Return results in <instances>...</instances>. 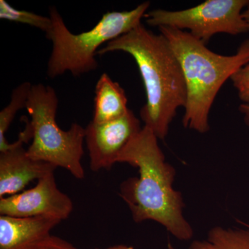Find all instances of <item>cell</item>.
Returning a JSON list of instances; mask_svg holds the SVG:
<instances>
[{"mask_svg":"<svg viewBox=\"0 0 249 249\" xmlns=\"http://www.w3.org/2000/svg\"><path fill=\"white\" fill-rule=\"evenodd\" d=\"M176 55L186 81L187 98L183 124L200 133L209 131V114L223 85L249 62V40L232 55L214 53L189 32L159 28Z\"/></svg>","mask_w":249,"mask_h":249,"instance_id":"3","label":"cell"},{"mask_svg":"<svg viewBox=\"0 0 249 249\" xmlns=\"http://www.w3.org/2000/svg\"><path fill=\"white\" fill-rule=\"evenodd\" d=\"M188 249H249V231L214 227L206 240H196Z\"/></svg>","mask_w":249,"mask_h":249,"instance_id":"12","label":"cell"},{"mask_svg":"<svg viewBox=\"0 0 249 249\" xmlns=\"http://www.w3.org/2000/svg\"><path fill=\"white\" fill-rule=\"evenodd\" d=\"M19 144L4 152H0V198L19 193L31 181H38L56 169L55 165L34 160L23 147L28 142L27 136L21 132Z\"/></svg>","mask_w":249,"mask_h":249,"instance_id":"9","label":"cell"},{"mask_svg":"<svg viewBox=\"0 0 249 249\" xmlns=\"http://www.w3.org/2000/svg\"><path fill=\"white\" fill-rule=\"evenodd\" d=\"M243 18L245 19L246 23L247 24V27H248L249 31V3L248 5H247V7L245 8V9L243 11Z\"/></svg>","mask_w":249,"mask_h":249,"instance_id":"18","label":"cell"},{"mask_svg":"<svg viewBox=\"0 0 249 249\" xmlns=\"http://www.w3.org/2000/svg\"><path fill=\"white\" fill-rule=\"evenodd\" d=\"M231 80L242 103L249 106V62L236 72Z\"/></svg>","mask_w":249,"mask_h":249,"instance_id":"15","label":"cell"},{"mask_svg":"<svg viewBox=\"0 0 249 249\" xmlns=\"http://www.w3.org/2000/svg\"><path fill=\"white\" fill-rule=\"evenodd\" d=\"M129 111L125 91L117 82L103 73L95 88L92 122L103 124L116 120Z\"/></svg>","mask_w":249,"mask_h":249,"instance_id":"11","label":"cell"},{"mask_svg":"<svg viewBox=\"0 0 249 249\" xmlns=\"http://www.w3.org/2000/svg\"><path fill=\"white\" fill-rule=\"evenodd\" d=\"M106 249H134L132 247H128V246L125 245H117L114 246V247H109Z\"/></svg>","mask_w":249,"mask_h":249,"instance_id":"19","label":"cell"},{"mask_svg":"<svg viewBox=\"0 0 249 249\" xmlns=\"http://www.w3.org/2000/svg\"><path fill=\"white\" fill-rule=\"evenodd\" d=\"M151 129L144 125L117 158L139 168V178L121 183L120 196L128 206L134 222L153 220L160 223L176 238L191 240L193 229L183 215L181 193L173 189L175 168L165 162Z\"/></svg>","mask_w":249,"mask_h":249,"instance_id":"1","label":"cell"},{"mask_svg":"<svg viewBox=\"0 0 249 249\" xmlns=\"http://www.w3.org/2000/svg\"><path fill=\"white\" fill-rule=\"evenodd\" d=\"M33 85L24 82L15 88L11 94L9 104L0 111V152H4L17 146L20 139L10 143L6 139V132L9 129L18 111L27 107L28 100Z\"/></svg>","mask_w":249,"mask_h":249,"instance_id":"13","label":"cell"},{"mask_svg":"<svg viewBox=\"0 0 249 249\" xmlns=\"http://www.w3.org/2000/svg\"><path fill=\"white\" fill-rule=\"evenodd\" d=\"M249 3L248 0H207L181 11L153 10L144 18L152 27L188 30L192 36L206 45L217 34L237 36L248 32L242 14Z\"/></svg>","mask_w":249,"mask_h":249,"instance_id":"6","label":"cell"},{"mask_svg":"<svg viewBox=\"0 0 249 249\" xmlns=\"http://www.w3.org/2000/svg\"><path fill=\"white\" fill-rule=\"evenodd\" d=\"M239 109H240V112L244 115V119H245V124L249 127V105L243 104V103H242V104L240 105V107H239Z\"/></svg>","mask_w":249,"mask_h":249,"instance_id":"17","label":"cell"},{"mask_svg":"<svg viewBox=\"0 0 249 249\" xmlns=\"http://www.w3.org/2000/svg\"><path fill=\"white\" fill-rule=\"evenodd\" d=\"M150 4L145 1L131 11L107 12L92 29L79 34L69 30L58 9L51 7L52 26L45 34L52 42L47 76L54 78L70 72L73 76H80L96 70V55L101 46L140 25Z\"/></svg>","mask_w":249,"mask_h":249,"instance_id":"4","label":"cell"},{"mask_svg":"<svg viewBox=\"0 0 249 249\" xmlns=\"http://www.w3.org/2000/svg\"><path fill=\"white\" fill-rule=\"evenodd\" d=\"M114 52L128 53L135 60L146 93L141 119L157 138L164 139L187 98L182 68L169 42L162 34H156L141 24L101 47L97 55Z\"/></svg>","mask_w":249,"mask_h":249,"instance_id":"2","label":"cell"},{"mask_svg":"<svg viewBox=\"0 0 249 249\" xmlns=\"http://www.w3.org/2000/svg\"><path fill=\"white\" fill-rule=\"evenodd\" d=\"M58 103L52 87L33 85L26 107L31 116L27 126L32 139L27 154L34 160L60 167L82 179L85 178L82 158L85 128L73 124L68 130L60 129L55 121Z\"/></svg>","mask_w":249,"mask_h":249,"instance_id":"5","label":"cell"},{"mask_svg":"<svg viewBox=\"0 0 249 249\" xmlns=\"http://www.w3.org/2000/svg\"><path fill=\"white\" fill-rule=\"evenodd\" d=\"M0 18L10 22L27 24L44 31L45 34L52 26L50 18L30 11L16 9L5 0H0Z\"/></svg>","mask_w":249,"mask_h":249,"instance_id":"14","label":"cell"},{"mask_svg":"<svg viewBox=\"0 0 249 249\" xmlns=\"http://www.w3.org/2000/svg\"><path fill=\"white\" fill-rule=\"evenodd\" d=\"M142 129L140 121L130 109L116 120L103 124L91 121L85 128V138L90 169H110L117 163L119 154Z\"/></svg>","mask_w":249,"mask_h":249,"instance_id":"8","label":"cell"},{"mask_svg":"<svg viewBox=\"0 0 249 249\" xmlns=\"http://www.w3.org/2000/svg\"><path fill=\"white\" fill-rule=\"evenodd\" d=\"M19 249H78L70 242L57 237L49 235L44 238L25 246Z\"/></svg>","mask_w":249,"mask_h":249,"instance_id":"16","label":"cell"},{"mask_svg":"<svg viewBox=\"0 0 249 249\" xmlns=\"http://www.w3.org/2000/svg\"><path fill=\"white\" fill-rule=\"evenodd\" d=\"M60 221L51 218L0 215V249H19L51 235Z\"/></svg>","mask_w":249,"mask_h":249,"instance_id":"10","label":"cell"},{"mask_svg":"<svg viewBox=\"0 0 249 249\" xmlns=\"http://www.w3.org/2000/svg\"><path fill=\"white\" fill-rule=\"evenodd\" d=\"M72 210L71 199L57 186L54 172L40 178L31 189L0 198V215L47 217L62 222Z\"/></svg>","mask_w":249,"mask_h":249,"instance_id":"7","label":"cell"}]
</instances>
